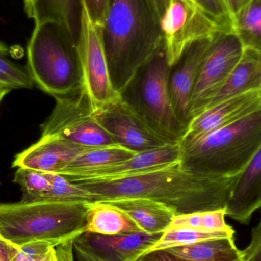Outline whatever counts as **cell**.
<instances>
[{
  "mask_svg": "<svg viewBox=\"0 0 261 261\" xmlns=\"http://www.w3.org/2000/svg\"><path fill=\"white\" fill-rule=\"evenodd\" d=\"M87 201L0 204V236L17 246L35 241L57 245L85 232Z\"/></svg>",
  "mask_w": 261,
  "mask_h": 261,
  "instance_id": "277c9868",
  "label": "cell"
},
{
  "mask_svg": "<svg viewBox=\"0 0 261 261\" xmlns=\"http://www.w3.org/2000/svg\"><path fill=\"white\" fill-rule=\"evenodd\" d=\"M161 234L145 232L104 236L85 231L73 240L77 261H132L146 252Z\"/></svg>",
  "mask_w": 261,
  "mask_h": 261,
  "instance_id": "7c38bea8",
  "label": "cell"
},
{
  "mask_svg": "<svg viewBox=\"0 0 261 261\" xmlns=\"http://www.w3.org/2000/svg\"><path fill=\"white\" fill-rule=\"evenodd\" d=\"M26 67L34 83L54 98L83 89L77 43L59 23H35L28 44Z\"/></svg>",
  "mask_w": 261,
  "mask_h": 261,
  "instance_id": "5b68a950",
  "label": "cell"
},
{
  "mask_svg": "<svg viewBox=\"0 0 261 261\" xmlns=\"http://www.w3.org/2000/svg\"><path fill=\"white\" fill-rule=\"evenodd\" d=\"M234 232L228 231H205L190 228H168L162 233L159 240L147 251L186 246L210 239L234 236Z\"/></svg>",
  "mask_w": 261,
  "mask_h": 261,
  "instance_id": "d4e9b609",
  "label": "cell"
},
{
  "mask_svg": "<svg viewBox=\"0 0 261 261\" xmlns=\"http://www.w3.org/2000/svg\"><path fill=\"white\" fill-rule=\"evenodd\" d=\"M148 1L156 13V16L161 20V16L171 0H148Z\"/></svg>",
  "mask_w": 261,
  "mask_h": 261,
  "instance_id": "8d00e7d4",
  "label": "cell"
},
{
  "mask_svg": "<svg viewBox=\"0 0 261 261\" xmlns=\"http://www.w3.org/2000/svg\"><path fill=\"white\" fill-rule=\"evenodd\" d=\"M242 251L244 261H261V219L257 226L253 228L251 242Z\"/></svg>",
  "mask_w": 261,
  "mask_h": 261,
  "instance_id": "1f68e13d",
  "label": "cell"
},
{
  "mask_svg": "<svg viewBox=\"0 0 261 261\" xmlns=\"http://www.w3.org/2000/svg\"><path fill=\"white\" fill-rule=\"evenodd\" d=\"M166 250L189 261H244L242 251L234 243V236L210 239Z\"/></svg>",
  "mask_w": 261,
  "mask_h": 261,
  "instance_id": "7402d4cb",
  "label": "cell"
},
{
  "mask_svg": "<svg viewBox=\"0 0 261 261\" xmlns=\"http://www.w3.org/2000/svg\"><path fill=\"white\" fill-rule=\"evenodd\" d=\"M55 99L56 103L51 114L41 125V137L59 138L83 147L116 144L98 123L90 99L83 89Z\"/></svg>",
  "mask_w": 261,
  "mask_h": 261,
  "instance_id": "52a82bcc",
  "label": "cell"
},
{
  "mask_svg": "<svg viewBox=\"0 0 261 261\" xmlns=\"http://www.w3.org/2000/svg\"><path fill=\"white\" fill-rule=\"evenodd\" d=\"M232 32L244 49L261 54V0H250L233 19Z\"/></svg>",
  "mask_w": 261,
  "mask_h": 261,
  "instance_id": "cb8c5ba5",
  "label": "cell"
},
{
  "mask_svg": "<svg viewBox=\"0 0 261 261\" xmlns=\"http://www.w3.org/2000/svg\"><path fill=\"white\" fill-rule=\"evenodd\" d=\"M179 144L181 163L188 168L216 177L239 176L261 147V110Z\"/></svg>",
  "mask_w": 261,
  "mask_h": 261,
  "instance_id": "3957f363",
  "label": "cell"
},
{
  "mask_svg": "<svg viewBox=\"0 0 261 261\" xmlns=\"http://www.w3.org/2000/svg\"><path fill=\"white\" fill-rule=\"evenodd\" d=\"M136 153L137 152L117 144L86 147L60 175L65 176L77 170L96 168L114 164L128 159Z\"/></svg>",
  "mask_w": 261,
  "mask_h": 261,
  "instance_id": "603a6c76",
  "label": "cell"
},
{
  "mask_svg": "<svg viewBox=\"0 0 261 261\" xmlns=\"http://www.w3.org/2000/svg\"><path fill=\"white\" fill-rule=\"evenodd\" d=\"M239 176L216 177L204 174L186 167L179 159L127 179L76 184L90 193L93 202L147 198L164 204L177 216L225 210Z\"/></svg>",
  "mask_w": 261,
  "mask_h": 261,
  "instance_id": "6da1fadb",
  "label": "cell"
},
{
  "mask_svg": "<svg viewBox=\"0 0 261 261\" xmlns=\"http://www.w3.org/2000/svg\"><path fill=\"white\" fill-rule=\"evenodd\" d=\"M11 90H8V89L0 87V104H1L2 101L4 99L5 96Z\"/></svg>",
  "mask_w": 261,
  "mask_h": 261,
  "instance_id": "ab89813d",
  "label": "cell"
},
{
  "mask_svg": "<svg viewBox=\"0 0 261 261\" xmlns=\"http://www.w3.org/2000/svg\"><path fill=\"white\" fill-rule=\"evenodd\" d=\"M213 36L199 40L186 50L179 61L171 67L168 79L169 93L175 114L187 129L190 123V103L192 93L202 61Z\"/></svg>",
  "mask_w": 261,
  "mask_h": 261,
  "instance_id": "9a60e30c",
  "label": "cell"
},
{
  "mask_svg": "<svg viewBox=\"0 0 261 261\" xmlns=\"http://www.w3.org/2000/svg\"><path fill=\"white\" fill-rule=\"evenodd\" d=\"M92 21L102 29L105 24L110 0H83Z\"/></svg>",
  "mask_w": 261,
  "mask_h": 261,
  "instance_id": "4dcf8cb0",
  "label": "cell"
},
{
  "mask_svg": "<svg viewBox=\"0 0 261 261\" xmlns=\"http://www.w3.org/2000/svg\"><path fill=\"white\" fill-rule=\"evenodd\" d=\"M257 90H261V54L244 49L240 61L206 109L233 96Z\"/></svg>",
  "mask_w": 261,
  "mask_h": 261,
  "instance_id": "d6986e66",
  "label": "cell"
},
{
  "mask_svg": "<svg viewBox=\"0 0 261 261\" xmlns=\"http://www.w3.org/2000/svg\"><path fill=\"white\" fill-rule=\"evenodd\" d=\"M13 182L19 185L22 192L21 202L47 201L51 190L50 174L33 169L17 168Z\"/></svg>",
  "mask_w": 261,
  "mask_h": 261,
  "instance_id": "484cf974",
  "label": "cell"
},
{
  "mask_svg": "<svg viewBox=\"0 0 261 261\" xmlns=\"http://www.w3.org/2000/svg\"><path fill=\"white\" fill-rule=\"evenodd\" d=\"M88 147L55 138H42L15 156L14 168L33 169L61 174L70 163Z\"/></svg>",
  "mask_w": 261,
  "mask_h": 261,
  "instance_id": "2e32d148",
  "label": "cell"
},
{
  "mask_svg": "<svg viewBox=\"0 0 261 261\" xmlns=\"http://www.w3.org/2000/svg\"><path fill=\"white\" fill-rule=\"evenodd\" d=\"M34 84L27 67L11 61L9 48L0 41V87L12 90L32 89Z\"/></svg>",
  "mask_w": 261,
  "mask_h": 261,
  "instance_id": "83f0119b",
  "label": "cell"
},
{
  "mask_svg": "<svg viewBox=\"0 0 261 261\" xmlns=\"http://www.w3.org/2000/svg\"><path fill=\"white\" fill-rule=\"evenodd\" d=\"M180 159L179 143L140 152L125 161L96 168L77 170L64 177L76 184L113 182L161 168Z\"/></svg>",
  "mask_w": 261,
  "mask_h": 261,
  "instance_id": "4fadbf2b",
  "label": "cell"
},
{
  "mask_svg": "<svg viewBox=\"0 0 261 261\" xmlns=\"http://www.w3.org/2000/svg\"><path fill=\"white\" fill-rule=\"evenodd\" d=\"M160 26L170 67L193 43L226 30L193 0H171L161 16Z\"/></svg>",
  "mask_w": 261,
  "mask_h": 261,
  "instance_id": "30bf717a",
  "label": "cell"
},
{
  "mask_svg": "<svg viewBox=\"0 0 261 261\" xmlns=\"http://www.w3.org/2000/svg\"><path fill=\"white\" fill-rule=\"evenodd\" d=\"M132 261H189L171 254L166 249L146 251Z\"/></svg>",
  "mask_w": 261,
  "mask_h": 261,
  "instance_id": "d6a6232c",
  "label": "cell"
},
{
  "mask_svg": "<svg viewBox=\"0 0 261 261\" xmlns=\"http://www.w3.org/2000/svg\"><path fill=\"white\" fill-rule=\"evenodd\" d=\"M83 0H35L32 19L35 23H59L77 43L81 32Z\"/></svg>",
  "mask_w": 261,
  "mask_h": 261,
  "instance_id": "44dd1931",
  "label": "cell"
},
{
  "mask_svg": "<svg viewBox=\"0 0 261 261\" xmlns=\"http://www.w3.org/2000/svg\"><path fill=\"white\" fill-rule=\"evenodd\" d=\"M93 114L116 144L137 153L174 144L155 132L122 95L93 110Z\"/></svg>",
  "mask_w": 261,
  "mask_h": 261,
  "instance_id": "8fae6325",
  "label": "cell"
},
{
  "mask_svg": "<svg viewBox=\"0 0 261 261\" xmlns=\"http://www.w3.org/2000/svg\"><path fill=\"white\" fill-rule=\"evenodd\" d=\"M85 229L104 236L143 232L129 216L104 202H89Z\"/></svg>",
  "mask_w": 261,
  "mask_h": 261,
  "instance_id": "ffe728a7",
  "label": "cell"
},
{
  "mask_svg": "<svg viewBox=\"0 0 261 261\" xmlns=\"http://www.w3.org/2000/svg\"><path fill=\"white\" fill-rule=\"evenodd\" d=\"M102 36L112 81L122 94L163 44L160 19L148 0H110Z\"/></svg>",
  "mask_w": 261,
  "mask_h": 261,
  "instance_id": "7a4b0ae2",
  "label": "cell"
},
{
  "mask_svg": "<svg viewBox=\"0 0 261 261\" xmlns=\"http://www.w3.org/2000/svg\"><path fill=\"white\" fill-rule=\"evenodd\" d=\"M56 244L47 241H35L18 247L13 261H35L45 255Z\"/></svg>",
  "mask_w": 261,
  "mask_h": 261,
  "instance_id": "f546056e",
  "label": "cell"
},
{
  "mask_svg": "<svg viewBox=\"0 0 261 261\" xmlns=\"http://www.w3.org/2000/svg\"><path fill=\"white\" fill-rule=\"evenodd\" d=\"M261 208V147L242 172L225 208L226 216L242 225Z\"/></svg>",
  "mask_w": 261,
  "mask_h": 261,
  "instance_id": "e0dca14e",
  "label": "cell"
},
{
  "mask_svg": "<svg viewBox=\"0 0 261 261\" xmlns=\"http://www.w3.org/2000/svg\"><path fill=\"white\" fill-rule=\"evenodd\" d=\"M18 247L0 236V261H13Z\"/></svg>",
  "mask_w": 261,
  "mask_h": 261,
  "instance_id": "e575fe53",
  "label": "cell"
},
{
  "mask_svg": "<svg viewBox=\"0 0 261 261\" xmlns=\"http://www.w3.org/2000/svg\"><path fill=\"white\" fill-rule=\"evenodd\" d=\"M170 69L163 41L121 95L155 132L176 144L182 139L186 128L172 106L168 88Z\"/></svg>",
  "mask_w": 261,
  "mask_h": 261,
  "instance_id": "8992f818",
  "label": "cell"
},
{
  "mask_svg": "<svg viewBox=\"0 0 261 261\" xmlns=\"http://www.w3.org/2000/svg\"><path fill=\"white\" fill-rule=\"evenodd\" d=\"M243 52V46L232 31H219L213 35L192 93L190 121L206 109L240 61Z\"/></svg>",
  "mask_w": 261,
  "mask_h": 261,
  "instance_id": "9c48e42d",
  "label": "cell"
},
{
  "mask_svg": "<svg viewBox=\"0 0 261 261\" xmlns=\"http://www.w3.org/2000/svg\"><path fill=\"white\" fill-rule=\"evenodd\" d=\"M225 216V210L177 215L169 228H190L205 231L234 232L232 227L226 223Z\"/></svg>",
  "mask_w": 261,
  "mask_h": 261,
  "instance_id": "4316f807",
  "label": "cell"
},
{
  "mask_svg": "<svg viewBox=\"0 0 261 261\" xmlns=\"http://www.w3.org/2000/svg\"><path fill=\"white\" fill-rule=\"evenodd\" d=\"M35 0H24V11L29 18H32L33 14L34 6Z\"/></svg>",
  "mask_w": 261,
  "mask_h": 261,
  "instance_id": "f35d334b",
  "label": "cell"
},
{
  "mask_svg": "<svg viewBox=\"0 0 261 261\" xmlns=\"http://www.w3.org/2000/svg\"><path fill=\"white\" fill-rule=\"evenodd\" d=\"M35 261H58L55 248H52L45 255L43 256L41 258L38 259V260Z\"/></svg>",
  "mask_w": 261,
  "mask_h": 261,
  "instance_id": "74e56055",
  "label": "cell"
},
{
  "mask_svg": "<svg viewBox=\"0 0 261 261\" xmlns=\"http://www.w3.org/2000/svg\"><path fill=\"white\" fill-rule=\"evenodd\" d=\"M193 1L223 29L232 31V18L222 0H193Z\"/></svg>",
  "mask_w": 261,
  "mask_h": 261,
  "instance_id": "f1b7e54d",
  "label": "cell"
},
{
  "mask_svg": "<svg viewBox=\"0 0 261 261\" xmlns=\"http://www.w3.org/2000/svg\"><path fill=\"white\" fill-rule=\"evenodd\" d=\"M77 49L83 90L88 96L93 111L121 94L115 89L110 76L102 29L92 21L84 3Z\"/></svg>",
  "mask_w": 261,
  "mask_h": 261,
  "instance_id": "ba28073f",
  "label": "cell"
},
{
  "mask_svg": "<svg viewBox=\"0 0 261 261\" xmlns=\"http://www.w3.org/2000/svg\"><path fill=\"white\" fill-rule=\"evenodd\" d=\"M261 110V90L233 96L193 118L179 144L193 142L213 130L231 125Z\"/></svg>",
  "mask_w": 261,
  "mask_h": 261,
  "instance_id": "5bb4252c",
  "label": "cell"
},
{
  "mask_svg": "<svg viewBox=\"0 0 261 261\" xmlns=\"http://www.w3.org/2000/svg\"><path fill=\"white\" fill-rule=\"evenodd\" d=\"M104 202L123 212L147 234L164 233L176 216L164 204L147 198H122Z\"/></svg>",
  "mask_w": 261,
  "mask_h": 261,
  "instance_id": "ac0fdd59",
  "label": "cell"
},
{
  "mask_svg": "<svg viewBox=\"0 0 261 261\" xmlns=\"http://www.w3.org/2000/svg\"><path fill=\"white\" fill-rule=\"evenodd\" d=\"M74 239L66 241L55 247L58 261H76L74 251H73Z\"/></svg>",
  "mask_w": 261,
  "mask_h": 261,
  "instance_id": "836d02e7",
  "label": "cell"
},
{
  "mask_svg": "<svg viewBox=\"0 0 261 261\" xmlns=\"http://www.w3.org/2000/svg\"><path fill=\"white\" fill-rule=\"evenodd\" d=\"M222 1L225 3V6H226L231 18H232L233 26V19H234V17L245 7V5L250 0H222Z\"/></svg>",
  "mask_w": 261,
  "mask_h": 261,
  "instance_id": "d590c367",
  "label": "cell"
}]
</instances>
